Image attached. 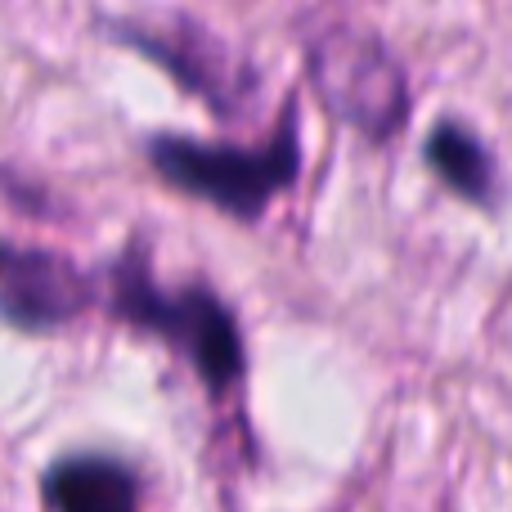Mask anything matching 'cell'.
I'll use <instances>...</instances> for the list:
<instances>
[{
    "instance_id": "6da1fadb",
    "label": "cell",
    "mask_w": 512,
    "mask_h": 512,
    "mask_svg": "<svg viewBox=\"0 0 512 512\" xmlns=\"http://www.w3.org/2000/svg\"><path fill=\"white\" fill-rule=\"evenodd\" d=\"M113 297L108 306L140 333L162 337L167 346H176L194 373L207 382V391L225 396L230 387H239L248 373V355H243V333L234 324L230 306L207 288H162L153 279V270L140 256H126L122 265H113L108 274Z\"/></svg>"
},
{
    "instance_id": "52a82bcc",
    "label": "cell",
    "mask_w": 512,
    "mask_h": 512,
    "mask_svg": "<svg viewBox=\"0 0 512 512\" xmlns=\"http://www.w3.org/2000/svg\"><path fill=\"white\" fill-rule=\"evenodd\" d=\"M423 153H427V162H432V171L459 198L481 203V207H495L499 171H495L490 149L477 140V135H468L463 126H454V122H441L432 135H427V149Z\"/></svg>"
},
{
    "instance_id": "3957f363",
    "label": "cell",
    "mask_w": 512,
    "mask_h": 512,
    "mask_svg": "<svg viewBox=\"0 0 512 512\" xmlns=\"http://www.w3.org/2000/svg\"><path fill=\"white\" fill-rule=\"evenodd\" d=\"M310 86L328 113L369 140H391L409 117V86L400 63L373 36L333 27L310 45Z\"/></svg>"
},
{
    "instance_id": "5b68a950",
    "label": "cell",
    "mask_w": 512,
    "mask_h": 512,
    "mask_svg": "<svg viewBox=\"0 0 512 512\" xmlns=\"http://www.w3.org/2000/svg\"><path fill=\"white\" fill-rule=\"evenodd\" d=\"M117 36L126 45H135L140 54L158 59L189 95L207 99V108H216L225 117L239 113V104L252 90V72H243V63H234L230 50L194 23H180L171 32H135V27H122Z\"/></svg>"
},
{
    "instance_id": "7a4b0ae2",
    "label": "cell",
    "mask_w": 512,
    "mask_h": 512,
    "mask_svg": "<svg viewBox=\"0 0 512 512\" xmlns=\"http://www.w3.org/2000/svg\"><path fill=\"white\" fill-rule=\"evenodd\" d=\"M149 162L180 194L221 207L225 216H239V221H256L270 207V198L297 180V113H283L274 140L261 149L158 135L149 144Z\"/></svg>"
},
{
    "instance_id": "8992f818",
    "label": "cell",
    "mask_w": 512,
    "mask_h": 512,
    "mask_svg": "<svg viewBox=\"0 0 512 512\" xmlns=\"http://www.w3.org/2000/svg\"><path fill=\"white\" fill-rule=\"evenodd\" d=\"M50 512H140V477L113 454H68L41 481Z\"/></svg>"
},
{
    "instance_id": "277c9868",
    "label": "cell",
    "mask_w": 512,
    "mask_h": 512,
    "mask_svg": "<svg viewBox=\"0 0 512 512\" xmlns=\"http://www.w3.org/2000/svg\"><path fill=\"white\" fill-rule=\"evenodd\" d=\"M99 301V283L77 261L45 248L0 243V319L18 333H54Z\"/></svg>"
}]
</instances>
